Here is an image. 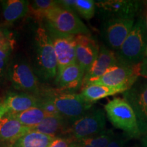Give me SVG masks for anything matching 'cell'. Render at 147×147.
<instances>
[{"label":"cell","instance_id":"cell-1","mask_svg":"<svg viewBox=\"0 0 147 147\" xmlns=\"http://www.w3.org/2000/svg\"><path fill=\"white\" fill-rule=\"evenodd\" d=\"M147 50V25L142 16L136 20L131 32L116 52L119 63L136 65L142 63Z\"/></svg>","mask_w":147,"mask_h":147},{"label":"cell","instance_id":"cell-2","mask_svg":"<svg viewBox=\"0 0 147 147\" xmlns=\"http://www.w3.org/2000/svg\"><path fill=\"white\" fill-rule=\"evenodd\" d=\"M45 19L52 38L90 35L89 29L74 12L65 10L59 5L49 10Z\"/></svg>","mask_w":147,"mask_h":147},{"label":"cell","instance_id":"cell-3","mask_svg":"<svg viewBox=\"0 0 147 147\" xmlns=\"http://www.w3.org/2000/svg\"><path fill=\"white\" fill-rule=\"evenodd\" d=\"M108 119L115 127L123 131L131 138H139L141 134L136 116L127 102L121 97H115L104 106Z\"/></svg>","mask_w":147,"mask_h":147},{"label":"cell","instance_id":"cell-4","mask_svg":"<svg viewBox=\"0 0 147 147\" xmlns=\"http://www.w3.org/2000/svg\"><path fill=\"white\" fill-rule=\"evenodd\" d=\"M36 61L40 74L45 79L54 78L57 74V61L51 37L42 27L36 34Z\"/></svg>","mask_w":147,"mask_h":147},{"label":"cell","instance_id":"cell-5","mask_svg":"<svg viewBox=\"0 0 147 147\" xmlns=\"http://www.w3.org/2000/svg\"><path fill=\"white\" fill-rule=\"evenodd\" d=\"M140 63L136 65L119 63L108 69L102 76L82 84L81 89L89 84H100L111 87H123L128 90L140 77Z\"/></svg>","mask_w":147,"mask_h":147},{"label":"cell","instance_id":"cell-6","mask_svg":"<svg viewBox=\"0 0 147 147\" xmlns=\"http://www.w3.org/2000/svg\"><path fill=\"white\" fill-rule=\"evenodd\" d=\"M50 94L60 115L71 124L89 111L93 104L84 100L80 93L56 91Z\"/></svg>","mask_w":147,"mask_h":147},{"label":"cell","instance_id":"cell-7","mask_svg":"<svg viewBox=\"0 0 147 147\" xmlns=\"http://www.w3.org/2000/svg\"><path fill=\"white\" fill-rule=\"evenodd\" d=\"M105 127L106 117L104 110L100 108H91L71 124L68 133L75 142L102 133L106 129Z\"/></svg>","mask_w":147,"mask_h":147},{"label":"cell","instance_id":"cell-8","mask_svg":"<svg viewBox=\"0 0 147 147\" xmlns=\"http://www.w3.org/2000/svg\"><path fill=\"white\" fill-rule=\"evenodd\" d=\"M123 97L134 110L142 135H146L147 134V79L139 77L131 88L123 93Z\"/></svg>","mask_w":147,"mask_h":147},{"label":"cell","instance_id":"cell-9","mask_svg":"<svg viewBox=\"0 0 147 147\" xmlns=\"http://www.w3.org/2000/svg\"><path fill=\"white\" fill-rule=\"evenodd\" d=\"M136 19L110 18L104 19L102 34L110 49L118 51L131 32Z\"/></svg>","mask_w":147,"mask_h":147},{"label":"cell","instance_id":"cell-10","mask_svg":"<svg viewBox=\"0 0 147 147\" xmlns=\"http://www.w3.org/2000/svg\"><path fill=\"white\" fill-rule=\"evenodd\" d=\"M8 72L9 80L15 89L32 94L39 93L38 78L31 66L25 60L19 59L13 62Z\"/></svg>","mask_w":147,"mask_h":147},{"label":"cell","instance_id":"cell-11","mask_svg":"<svg viewBox=\"0 0 147 147\" xmlns=\"http://www.w3.org/2000/svg\"><path fill=\"white\" fill-rule=\"evenodd\" d=\"M104 19L110 18H134L142 10V2L135 0H106L95 3Z\"/></svg>","mask_w":147,"mask_h":147},{"label":"cell","instance_id":"cell-12","mask_svg":"<svg viewBox=\"0 0 147 147\" xmlns=\"http://www.w3.org/2000/svg\"><path fill=\"white\" fill-rule=\"evenodd\" d=\"M74 36H58L51 38L56 55L58 71L76 63V43Z\"/></svg>","mask_w":147,"mask_h":147},{"label":"cell","instance_id":"cell-13","mask_svg":"<svg viewBox=\"0 0 147 147\" xmlns=\"http://www.w3.org/2000/svg\"><path fill=\"white\" fill-rule=\"evenodd\" d=\"M117 64L119 62L116 53L106 46H102L97 59L84 74L82 84L102 76L108 69Z\"/></svg>","mask_w":147,"mask_h":147},{"label":"cell","instance_id":"cell-14","mask_svg":"<svg viewBox=\"0 0 147 147\" xmlns=\"http://www.w3.org/2000/svg\"><path fill=\"white\" fill-rule=\"evenodd\" d=\"M31 131L24 126L12 113H7L0 119V140L14 144L17 140Z\"/></svg>","mask_w":147,"mask_h":147},{"label":"cell","instance_id":"cell-15","mask_svg":"<svg viewBox=\"0 0 147 147\" xmlns=\"http://www.w3.org/2000/svg\"><path fill=\"white\" fill-rule=\"evenodd\" d=\"M85 71L77 63L66 66L57 71L56 83L63 90H78L81 88Z\"/></svg>","mask_w":147,"mask_h":147},{"label":"cell","instance_id":"cell-16","mask_svg":"<svg viewBox=\"0 0 147 147\" xmlns=\"http://www.w3.org/2000/svg\"><path fill=\"white\" fill-rule=\"evenodd\" d=\"M38 97L28 93H12L7 95L3 104L8 113H19L34 107H38Z\"/></svg>","mask_w":147,"mask_h":147},{"label":"cell","instance_id":"cell-17","mask_svg":"<svg viewBox=\"0 0 147 147\" xmlns=\"http://www.w3.org/2000/svg\"><path fill=\"white\" fill-rule=\"evenodd\" d=\"M69 122L61 115L47 116L38 125L31 129L40 133L56 138L57 135L68 133Z\"/></svg>","mask_w":147,"mask_h":147},{"label":"cell","instance_id":"cell-18","mask_svg":"<svg viewBox=\"0 0 147 147\" xmlns=\"http://www.w3.org/2000/svg\"><path fill=\"white\" fill-rule=\"evenodd\" d=\"M80 95L87 102L94 103L110 95L124 93L127 89L123 87H111L100 84H89L82 88Z\"/></svg>","mask_w":147,"mask_h":147},{"label":"cell","instance_id":"cell-19","mask_svg":"<svg viewBox=\"0 0 147 147\" xmlns=\"http://www.w3.org/2000/svg\"><path fill=\"white\" fill-rule=\"evenodd\" d=\"M29 4L24 0H7L2 1L3 17L5 22L12 23L28 13Z\"/></svg>","mask_w":147,"mask_h":147},{"label":"cell","instance_id":"cell-20","mask_svg":"<svg viewBox=\"0 0 147 147\" xmlns=\"http://www.w3.org/2000/svg\"><path fill=\"white\" fill-rule=\"evenodd\" d=\"M100 52V47L95 41L89 45L76 44V63L78 64L85 73L96 59Z\"/></svg>","mask_w":147,"mask_h":147},{"label":"cell","instance_id":"cell-21","mask_svg":"<svg viewBox=\"0 0 147 147\" xmlns=\"http://www.w3.org/2000/svg\"><path fill=\"white\" fill-rule=\"evenodd\" d=\"M55 137L31 130L13 144L14 147H49Z\"/></svg>","mask_w":147,"mask_h":147},{"label":"cell","instance_id":"cell-22","mask_svg":"<svg viewBox=\"0 0 147 147\" xmlns=\"http://www.w3.org/2000/svg\"><path fill=\"white\" fill-rule=\"evenodd\" d=\"M12 114L22 125L31 129L39 125L48 116L41 108L38 107L29 108L22 113Z\"/></svg>","mask_w":147,"mask_h":147},{"label":"cell","instance_id":"cell-23","mask_svg":"<svg viewBox=\"0 0 147 147\" xmlns=\"http://www.w3.org/2000/svg\"><path fill=\"white\" fill-rule=\"evenodd\" d=\"M115 135L113 130L105 129L102 133L75 141L74 143L77 147H107Z\"/></svg>","mask_w":147,"mask_h":147},{"label":"cell","instance_id":"cell-24","mask_svg":"<svg viewBox=\"0 0 147 147\" xmlns=\"http://www.w3.org/2000/svg\"><path fill=\"white\" fill-rule=\"evenodd\" d=\"M57 1L52 0H36L32 5H29V11L31 16L36 20H43L47 12L55 7L57 6Z\"/></svg>","mask_w":147,"mask_h":147},{"label":"cell","instance_id":"cell-25","mask_svg":"<svg viewBox=\"0 0 147 147\" xmlns=\"http://www.w3.org/2000/svg\"><path fill=\"white\" fill-rule=\"evenodd\" d=\"M76 10L80 15L87 20L94 16L95 3L92 0H76Z\"/></svg>","mask_w":147,"mask_h":147},{"label":"cell","instance_id":"cell-26","mask_svg":"<svg viewBox=\"0 0 147 147\" xmlns=\"http://www.w3.org/2000/svg\"><path fill=\"white\" fill-rule=\"evenodd\" d=\"M38 107L41 108L48 116L60 115L50 93L45 95L43 98H38Z\"/></svg>","mask_w":147,"mask_h":147},{"label":"cell","instance_id":"cell-27","mask_svg":"<svg viewBox=\"0 0 147 147\" xmlns=\"http://www.w3.org/2000/svg\"><path fill=\"white\" fill-rule=\"evenodd\" d=\"M13 42L8 38L4 41L0 43V59H8L11 51H12Z\"/></svg>","mask_w":147,"mask_h":147},{"label":"cell","instance_id":"cell-28","mask_svg":"<svg viewBox=\"0 0 147 147\" xmlns=\"http://www.w3.org/2000/svg\"><path fill=\"white\" fill-rule=\"evenodd\" d=\"M129 139L125 134L115 135L107 147H127V142Z\"/></svg>","mask_w":147,"mask_h":147},{"label":"cell","instance_id":"cell-29","mask_svg":"<svg viewBox=\"0 0 147 147\" xmlns=\"http://www.w3.org/2000/svg\"><path fill=\"white\" fill-rule=\"evenodd\" d=\"M74 142V141L71 138H65L56 137L51 142L49 147H71Z\"/></svg>","mask_w":147,"mask_h":147},{"label":"cell","instance_id":"cell-30","mask_svg":"<svg viewBox=\"0 0 147 147\" xmlns=\"http://www.w3.org/2000/svg\"><path fill=\"white\" fill-rule=\"evenodd\" d=\"M58 4L65 10L74 12L76 10V0H61L57 1Z\"/></svg>","mask_w":147,"mask_h":147},{"label":"cell","instance_id":"cell-31","mask_svg":"<svg viewBox=\"0 0 147 147\" xmlns=\"http://www.w3.org/2000/svg\"><path fill=\"white\" fill-rule=\"evenodd\" d=\"M8 60L0 59V79L2 78L8 71Z\"/></svg>","mask_w":147,"mask_h":147},{"label":"cell","instance_id":"cell-32","mask_svg":"<svg viewBox=\"0 0 147 147\" xmlns=\"http://www.w3.org/2000/svg\"><path fill=\"white\" fill-rule=\"evenodd\" d=\"M140 77L147 79V57H145L140 63Z\"/></svg>","mask_w":147,"mask_h":147},{"label":"cell","instance_id":"cell-33","mask_svg":"<svg viewBox=\"0 0 147 147\" xmlns=\"http://www.w3.org/2000/svg\"><path fill=\"white\" fill-rule=\"evenodd\" d=\"M7 113H8V110H7L6 107L5 106L3 102H1L0 103V119Z\"/></svg>","mask_w":147,"mask_h":147},{"label":"cell","instance_id":"cell-34","mask_svg":"<svg viewBox=\"0 0 147 147\" xmlns=\"http://www.w3.org/2000/svg\"><path fill=\"white\" fill-rule=\"evenodd\" d=\"M140 147H147V136H143L140 138Z\"/></svg>","mask_w":147,"mask_h":147},{"label":"cell","instance_id":"cell-35","mask_svg":"<svg viewBox=\"0 0 147 147\" xmlns=\"http://www.w3.org/2000/svg\"><path fill=\"white\" fill-rule=\"evenodd\" d=\"M9 38V36L2 30H0V43L4 41L5 39Z\"/></svg>","mask_w":147,"mask_h":147},{"label":"cell","instance_id":"cell-36","mask_svg":"<svg viewBox=\"0 0 147 147\" xmlns=\"http://www.w3.org/2000/svg\"><path fill=\"white\" fill-rule=\"evenodd\" d=\"M71 147H77L76 146V144H75V143H74V142H73V144H71Z\"/></svg>","mask_w":147,"mask_h":147},{"label":"cell","instance_id":"cell-37","mask_svg":"<svg viewBox=\"0 0 147 147\" xmlns=\"http://www.w3.org/2000/svg\"><path fill=\"white\" fill-rule=\"evenodd\" d=\"M146 25H147V18H146Z\"/></svg>","mask_w":147,"mask_h":147},{"label":"cell","instance_id":"cell-38","mask_svg":"<svg viewBox=\"0 0 147 147\" xmlns=\"http://www.w3.org/2000/svg\"><path fill=\"white\" fill-rule=\"evenodd\" d=\"M146 55H147V50H146Z\"/></svg>","mask_w":147,"mask_h":147},{"label":"cell","instance_id":"cell-39","mask_svg":"<svg viewBox=\"0 0 147 147\" xmlns=\"http://www.w3.org/2000/svg\"><path fill=\"white\" fill-rule=\"evenodd\" d=\"M144 136H147V134H146V135H144Z\"/></svg>","mask_w":147,"mask_h":147},{"label":"cell","instance_id":"cell-40","mask_svg":"<svg viewBox=\"0 0 147 147\" xmlns=\"http://www.w3.org/2000/svg\"><path fill=\"white\" fill-rule=\"evenodd\" d=\"M134 147H137V146H134Z\"/></svg>","mask_w":147,"mask_h":147}]
</instances>
